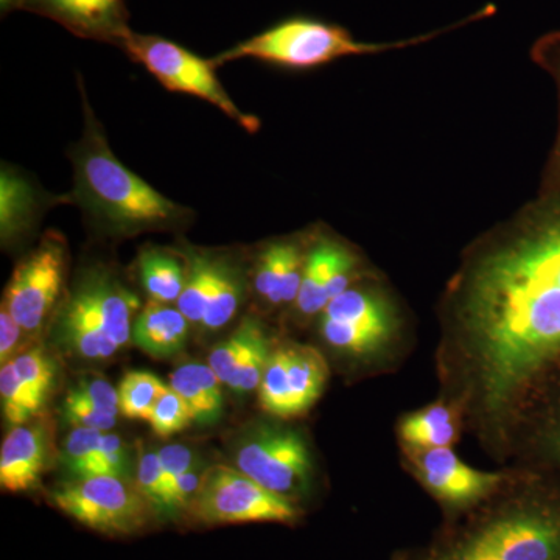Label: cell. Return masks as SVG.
<instances>
[{
  "mask_svg": "<svg viewBox=\"0 0 560 560\" xmlns=\"http://www.w3.org/2000/svg\"><path fill=\"white\" fill-rule=\"evenodd\" d=\"M442 326L445 399L493 444L506 441L560 374V209L478 246L456 276Z\"/></svg>",
  "mask_w": 560,
  "mask_h": 560,
  "instance_id": "1",
  "label": "cell"
},
{
  "mask_svg": "<svg viewBox=\"0 0 560 560\" xmlns=\"http://www.w3.org/2000/svg\"><path fill=\"white\" fill-rule=\"evenodd\" d=\"M396 560H560V475L537 469Z\"/></svg>",
  "mask_w": 560,
  "mask_h": 560,
  "instance_id": "2",
  "label": "cell"
},
{
  "mask_svg": "<svg viewBox=\"0 0 560 560\" xmlns=\"http://www.w3.org/2000/svg\"><path fill=\"white\" fill-rule=\"evenodd\" d=\"M80 91L84 127L79 142L69 151L73 165L69 201L77 202L95 226L116 237L183 226L191 210L168 200L114 156L81 84Z\"/></svg>",
  "mask_w": 560,
  "mask_h": 560,
  "instance_id": "3",
  "label": "cell"
},
{
  "mask_svg": "<svg viewBox=\"0 0 560 560\" xmlns=\"http://www.w3.org/2000/svg\"><path fill=\"white\" fill-rule=\"evenodd\" d=\"M489 14H492V9L486 7L469 20L453 24L451 27L416 36V38L396 40V43H363L353 38L352 33L341 25L312 20V18H290L253 38L243 40L213 58L212 61L213 65L219 66L223 62L242 60V58H253V60L271 62V65L290 69L319 68L346 57L382 54V51L418 46L436 38L442 33L458 28L467 22L482 20Z\"/></svg>",
  "mask_w": 560,
  "mask_h": 560,
  "instance_id": "4",
  "label": "cell"
},
{
  "mask_svg": "<svg viewBox=\"0 0 560 560\" xmlns=\"http://www.w3.org/2000/svg\"><path fill=\"white\" fill-rule=\"evenodd\" d=\"M139 308L138 294L116 272L90 268L77 280L58 313V338L80 359H109L131 341Z\"/></svg>",
  "mask_w": 560,
  "mask_h": 560,
  "instance_id": "5",
  "label": "cell"
},
{
  "mask_svg": "<svg viewBox=\"0 0 560 560\" xmlns=\"http://www.w3.org/2000/svg\"><path fill=\"white\" fill-rule=\"evenodd\" d=\"M119 46L130 55L132 61L149 70L165 90L195 95L217 106L243 130L254 132L259 120L243 113L217 79L212 60H202L173 40L154 35H139L128 31Z\"/></svg>",
  "mask_w": 560,
  "mask_h": 560,
  "instance_id": "6",
  "label": "cell"
},
{
  "mask_svg": "<svg viewBox=\"0 0 560 560\" xmlns=\"http://www.w3.org/2000/svg\"><path fill=\"white\" fill-rule=\"evenodd\" d=\"M51 503L68 517L110 537L135 536L149 526L153 508L128 478H73L51 492Z\"/></svg>",
  "mask_w": 560,
  "mask_h": 560,
  "instance_id": "7",
  "label": "cell"
},
{
  "mask_svg": "<svg viewBox=\"0 0 560 560\" xmlns=\"http://www.w3.org/2000/svg\"><path fill=\"white\" fill-rule=\"evenodd\" d=\"M190 514L202 525L282 523L294 525L301 517L298 504L265 489L238 469L212 466L205 470Z\"/></svg>",
  "mask_w": 560,
  "mask_h": 560,
  "instance_id": "8",
  "label": "cell"
},
{
  "mask_svg": "<svg viewBox=\"0 0 560 560\" xmlns=\"http://www.w3.org/2000/svg\"><path fill=\"white\" fill-rule=\"evenodd\" d=\"M237 469L265 489L298 504L311 485L312 458L304 438L278 425L256 429L235 456Z\"/></svg>",
  "mask_w": 560,
  "mask_h": 560,
  "instance_id": "9",
  "label": "cell"
},
{
  "mask_svg": "<svg viewBox=\"0 0 560 560\" xmlns=\"http://www.w3.org/2000/svg\"><path fill=\"white\" fill-rule=\"evenodd\" d=\"M68 243L57 231L44 235L39 245L18 264L2 304L33 335L49 319L65 285Z\"/></svg>",
  "mask_w": 560,
  "mask_h": 560,
  "instance_id": "10",
  "label": "cell"
},
{
  "mask_svg": "<svg viewBox=\"0 0 560 560\" xmlns=\"http://www.w3.org/2000/svg\"><path fill=\"white\" fill-rule=\"evenodd\" d=\"M405 455L420 486L440 501L447 521L480 506L512 480V475L467 466L452 447L405 451Z\"/></svg>",
  "mask_w": 560,
  "mask_h": 560,
  "instance_id": "11",
  "label": "cell"
},
{
  "mask_svg": "<svg viewBox=\"0 0 560 560\" xmlns=\"http://www.w3.org/2000/svg\"><path fill=\"white\" fill-rule=\"evenodd\" d=\"M357 257L341 243L320 238L305 254L304 275L298 294V312L302 316L318 315L327 304L350 289L357 271Z\"/></svg>",
  "mask_w": 560,
  "mask_h": 560,
  "instance_id": "12",
  "label": "cell"
},
{
  "mask_svg": "<svg viewBox=\"0 0 560 560\" xmlns=\"http://www.w3.org/2000/svg\"><path fill=\"white\" fill-rule=\"evenodd\" d=\"M51 453L47 420H28L11 427L0 448V486L9 492H25L38 485Z\"/></svg>",
  "mask_w": 560,
  "mask_h": 560,
  "instance_id": "13",
  "label": "cell"
},
{
  "mask_svg": "<svg viewBox=\"0 0 560 560\" xmlns=\"http://www.w3.org/2000/svg\"><path fill=\"white\" fill-rule=\"evenodd\" d=\"M83 38L108 40L119 46L127 25L124 0H22Z\"/></svg>",
  "mask_w": 560,
  "mask_h": 560,
  "instance_id": "14",
  "label": "cell"
},
{
  "mask_svg": "<svg viewBox=\"0 0 560 560\" xmlns=\"http://www.w3.org/2000/svg\"><path fill=\"white\" fill-rule=\"evenodd\" d=\"M33 186L32 180L10 165H2L0 175V238L3 246L21 241L35 226L47 205L60 202Z\"/></svg>",
  "mask_w": 560,
  "mask_h": 560,
  "instance_id": "15",
  "label": "cell"
},
{
  "mask_svg": "<svg viewBox=\"0 0 560 560\" xmlns=\"http://www.w3.org/2000/svg\"><path fill=\"white\" fill-rule=\"evenodd\" d=\"M305 254L293 242L272 243L260 254L254 287L271 305L294 304L304 275Z\"/></svg>",
  "mask_w": 560,
  "mask_h": 560,
  "instance_id": "16",
  "label": "cell"
},
{
  "mask_svg": "<svg viewBox=\"0 0 560 560\" xmlns=\"http://www.w3.org/2000/svg\"><path fill=\"white\" fill-rule=\"evenodd\" d=\"M463 412L447 399L408 412L397 425L404 451L452 447L458 441Z\"/></svg>",
  "mask_w": 560,
  "mask_h": 560,
  "instance_id": "17",
  "label": "cell"
},
{
  "mask_svg": "<svg viewBox=\"0 0 560 560\" xmlns=\"http://www.w3.org/2000/svg\"><path fill=\"white\" fill-rule=\"evenodd\" d=\"M189 326V319L178 307L150 301L136 316L131 341L151 359H171L186 346Z\"/></svg>",
  "mask_w": 560,
  "mask_h": 560,
  "instance_id": "18",
  "label": "cell"
},
{
  "mask_svg": "<svg viewBox=\"0 0 560 560\" xmlns=\"http://www.w3.org/2000/svg\"><path fill=\"white\" fill-rule=\"evenodd\" d=\"M525 422L540 469L560 475V374L537 394L521 425Z\"/></svg>",
  "mask_w": 560,
  "mask_h": 560,
  "instance_id": "19",
  "label": "cell"
},
{
  "mask_svg": "<svg viewBox=\"0 0 560 560\" xmlns=\"http://www.w3.org/2000/svg\"><path fill=\"white\" fill-rule=\"evenodd\" d=\"M323 318L341 320L357 329L375 335L381 340L393 341L397 319L394 308L375 291L349 289L331 300L324 308Z\"/></svg>",
  "mask_w": 560,
  "mask_h": 560,
  "instance_id": "20",
  "label": "cell"
},
{
  "mask_svg": "<svg viewBox=\"0 0 560 560\" xmlns=\"http://www.w3.org/2000/svg\"><path fill=\"white\" fill-rule=\"evenodd\" d=\"M291 418L304 415L318 401L326 388L329 368L318 350L311 346H287Z\"/></svg>",
  "mask_w": 560,
  "mask_h": 560,
  "instance_id": "21",
  "label": "cell"
},
{
  "mask_svg": "<svg viewBox=\"0 0 560 560\" xmlns=\"http://www.w3.org/2000/svg\"><path fill=\"white\" fill-rule=\"evenodd\" d=\"M220 378L209 364L187 363L173 372L171 386L189 405L194 422L213 425L223 412Z\"/></svg>",
  "mask_w": 560,
  "mask_h": 560,
  "instance_id": "22",
  "label": "cell"
},
{
  "mask_svg": "<svg viewBox=\"0 0 560 560\" xmlns=\"http://www.w3.org/2000/svg\"><path fill=\"white\" fill-rule=\"evenodd\" d=\"M139 275L150 300L162 304L178 301L186 283V268L171 254L156 248L142 250Z\"/></svg>",
  "mask_w": 560,
  "mask_h": 560,
  "instance_id": "23",
  "label": "cell"
},
{
  "mask_svg": "<svg viewBox=\"0 0 560 560\" xmlns=\"http://www.w3.org/2000/svg\"><path fill=\"white\" fill-rule=\"evenodd\" d=\"M217 264L219 259H213L208 254L191 253L187 257L186 283L176 305L190 324H201L205 318L215 282Z\"/></svg>",
  "mask_w": 560,
  "mask_h": 560,
  "instance_id": "24",
  "label": "cell"
},
{
  "mask_svg": "<svg viewBox=\"0 0 560 560\" xmlns=\"http://www.w3.org/2000/svg\"><path fill=\"white\" fill-rule=\"evenodd\" d=\"M243 290L245 285L241 271L230 260L219 259L215 282L201 326L208 330H219L226 326L241 307Z\"/></svg>",
  "mask_w": 560,
  "mask_h": 560,
  "instance_id": "25",
  "label": "cell"
},
{
  "mask_svg": "<svg viewBox=\"0 0 560 560\" xmlns=\"http://www.w3.org/2000/svg\"><path fill=\"white\" fill-rule=\"evenodd\" d=\"M261 334L264 329L259 320L246 318L228 340L221 341L210 352L208 364L223 385L230 381Z\"/></svg>",
  "mask_w": 560,
  "mask_h": 560,
  "instance_id": "26",
  "label": "cell"
},
{
  "mask_svg": "<svg viewBox=\"0 0 560 560\" xmlns=\"http://www.w3.org/2000/svg\"><path fill=\"white\" fill-rule=\"evenodd\" d=\"M11 363L14 364V370L20 375V381L27 389L28 396L32 397L33 404L40 410L49 400L51 388H54L55 375H57L54 360L47 355L46 350L36 348L14 357Z\"/></svg>",
  "mask_w": 560,
  "mask_h": 560,
  "instance_id": "27",
  "label": "cell"
},
{
  "mask_svg": "<svg viewBox=\"0 0 560 560\" xmlns=\"http://www.w3.org/2000/svg\"><path fill=\"white\" fill-rule=\"evenodd\" d=\"M164 383L145 371H131L119 383L120 412L130 419H149L154 404L160 399Z\"/></svg>",
  "mask_w": 560,
  "mask_h": 560,
  "instance_id": "28",
  "label": "cell"
},
{
  "mask_svg": "<svg viewBox=\"0 0 560 560\" xmlns=\"http://www.w3.org/2000/svg\"><path fill=\"white\" fill-rule=\"evenodd\" d=\"M261 410L280 419H290V389L287 377V350H272L259 386Z\"/></svg>",
  "mask_w": 560,
  "mask_h": 560,
  "instance_id": "29",
  "label": "cell"
},
{
  "mask_svg": "<svg viewBox=\"0 0 560 560\" xmlns=\"http://www.w3.org/2000/svg\"><path fill=\"white\" fill-rule=\"evenodd\" d=\"M147 422L158 436L167 438L186 430L194 416L187 401L172 386H165Z\"/></svg>",
  "mask_w": 560,
  "mask_h": 560,
  "instance_id": "30",
  "label": "cell"
},
{
  "mask_svg": "<svg viewBox=\"0 0 560 560\" xmlns=\"http://www.w3.org/2000/svg\"><path fill=\"white\" fill-rule=\"evenodd\" d=\"M0 397H2L3 418L11 427L21 425L35 418L38 408L33 404L27 389L20 381L14 364H2L0 370Z\"/></svg>",
  "mask_w": 560,
  "mask_h": 560,
  "instance_id": "31",
  "label": "cell"
},
{
  "mask_svg": "<svg viewBox=\"0 0 560 560\" xmlns=\"http://www.w3.org/2000/svg\"><path fill=\"white\" fill-rule=\"evenodd\" d=\"M136 485L153 508L154 515L168 518V489L158 453L140 456Z\"/></svg>",
  "mask_w": 560,
  "mask_h": 560,
  "instance_id": "32",
  "label": "cell"
},
{
  "mask_svg": "<svg viewBox=\"0 0 560 560\" xmlns=\"http://www.w3.org/2000/svg\"><path fill=\"white\" fill-rule=\"evenodd\" d=\"M103 431L75 427L62 445L61 460L73 478L86 477L95 452L101 445Z\"/></svg>",
  "mask_w": 560,
  "mask_h": 560,
  "instance_id": "33",
  "label": "cell"
},
{
  "mask_svg": "<svg viewBox=\"0 0 560 560\" xmlns=\"http://www.w3.org/2000/svg\"><path fill=\"white\" fill-rule=\"evenodd\" d=\"M272 350L267 334H261L254 342L253 348L246 353L245 359L238 364L237 370L231 375L226 386L238 394L250 393L259 389L261 377L267 370L268 360H270Z\"/></svg>",
  "mask_w": 560,
  "mask_h": 560,
  "instance_id": "34",
  "label": "cell"
},
{
  "mask_svg": "<svg viewBox=\"0 0 560 560\" xmlns=\"http://www.w3.org/2000/svg\"><path fill=\"white\" fill-rule=\"evenodd\" d=\"M130 451L127 444L121 441L119 434L103 433L101 445L95 452L94 459L86 477H95V475H106V477L128 478L130 474Z\"/></svg>",
  "mask_w": 560,
  "mask_h": 560,
  "instance_id": "35",
  "label": "cell"
},
{
  "mask_svg": "<svg viewBox=\"0 0 560 560\" xmlns=\"http://www.w3.org/2000/svg\"><path fill=\"white\" fill-rule=\"evenodd\" d=\"M68 399L84 401L113 415H119V390L103 378H90L81 382L75 389L68 393Z\"/></svg>",
  "mask_w": 560,
  "mask_h": 560,
  "instance_id": "36",
  "label": "cell"
},
{
  "mask_svg": "<svg viewBox=\"0 0 560 560\" xmlns=\"http://www.w3.org/2000/svg\"><path fill=\"white\" fill-rule=\"evenodd\" d=\"M62 415L73 427H83V429H92L103 431L113 430L117 423V415L98 410L84 401L72 400L66 397L62 405Z\"/></svg>",
  "mask_w": 560,
  "mask_h": 560,
  "instance_id": "37",
  "label": "cell"
},
{
  "mask_svg": "<svg viewBox=\"0 0 560 560\" xmlns=\"http://www.w3.org/2000/svg\"><path fill=\"white\" fill-rule=\"evenodd\" d=\"M158 458H160L165 482H167L168 500H171L173 482L178 480L180 475L194 469H200V460H197L195 453L190 448L184 447V445H167V447L161 448L158 452Z\"/></svg>",
  "mask_w": 560,
  "mask_h": 560,
  "instance_id": "38",
  "label": "cell"
},
{
  "mask_svg": "<svg viewBox=\"0 0 560 560\" xmlns=\"http://www.w3.org/2000/svg\"><path fill=\"white\" fill-rule=\"evenodd\" d=\"M24 335L27 334L13 318L9 308L2 304V308H0V361L2 364L10 363L14 359V350L21 345Z\"/></svg>",
  "mask_w": 560,
  "mask_h": 560,
  "instance_id": "39",
  "label": "cell"
},
{
  "mask_svg": "<svg viewBox=\"0 0 560 560\" xmlns=\"http://www.w3.org/2000/svg\"><path fill=\"white\" fill-rule=\"evenodd\" d=\"M0 2H2L3 9H9L11 3L20 2V0H0Z\"/></svg>",
  "mask_w": 560,
  "mask_h": 560,
  "instance_id": "40",
  "label": "cell"
}]
</instances>
